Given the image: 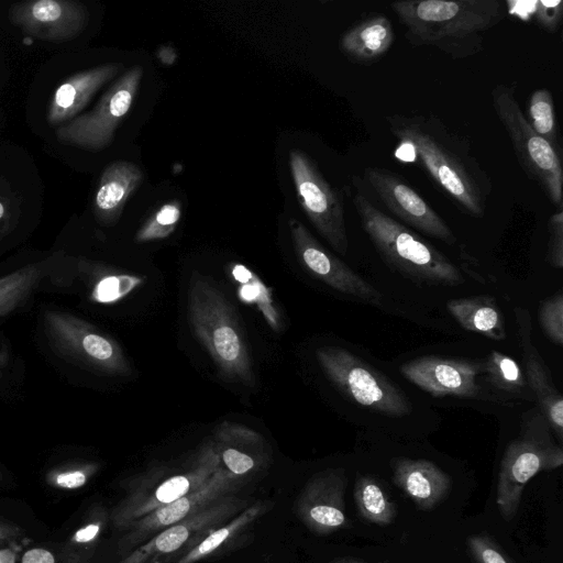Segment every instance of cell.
Returning <instances> with one entry per match:
<instances>
[{
  "mask_svg": "<svg viewBox=\"0 0 563 563\" xmlns=\"http://www.w3.org/2000/svg\"><path fill=\"white\" fill-rule=\"evenodd\" d=\"M387 121L391 134L411 147L441 191L463 212L477 218L484 216L493 183L465 140L434 115L394 114Z\"/></svg>",
  "mask_w": 563,
  "mask_h": 563,
  "instance_id": "1",
  "label": "cell"
},
{
  "mask_svg": "<svg viewBox=\"0 0 563 563\" xmlns=\"http://www.w3.org/2000/svg\"><path fill=\"white\" fill-rule=\"evenodd\" d=\"M35 341L45 358L71 384L78 376L128 377L131 364L106 331L57 305L38 309Z\"/></svg>",
  "mask_w": 563,
  "mask_h": 563,
  "instance_id": "2",
  "label": "cell"
},
{
  "mask_svg": "<svg viewBox=\"0 0 563 563\" xmlns=\"http://www.w3.org/2000/svg\"><path fill=\"white\" fill-rule=\"evenodd\" d=\"M415 46H433L454 59L483 49L485 33L505 18L499 0H410L390 4Z\"/></svg>",
  "mask_w": 563,
  "mask_h": 563,
  "instance_id": "3",
  "label": "cell"
},
{
  "mask_svg": "<svg viewBox=\"0 0 563 563\" xmlns=\"http://www.w3.org/2000/svg\"><path fill=\"white\" fill-rule=\"evenodd\" d=\"M187 317L194 334L227 378L254 386L255 373L236 310L219 287L194 271L187 290Z\"/></svg>",
  "mask_w": 563,
  "mask_h": 563,
  "instance_id": "4",
  "label": "cell"
},
{
  "mask_svg": "<svg viewBox=\"0 0 563 563\" xmlns=\"http://www.w3.org/2000/svg\"><path fill=\"white\" fill-rule=\"evenodd\" d=\"M353 205L364 231L389 266L422 285L464 283L459 267L444 254L376 208L362 192L354 195Z\"/></svg>",
  "mask_w": 563,
  "mask_h": 563,
  "instance_id": "5",
  "label": "cell"
},
{
  "mask_svg": "<svg viewBox=\"0 0 563 563\" xmlns=\"http://www.w3.org/2000/svg\"><path fill=\"white\" fill-rule=\"evenodd\" d=\"M217 472L208 442L181 461L150 467L126 484L124 496L110 510L112 528L123 532L144 516L201 487Z\"/></svg>",
  "mask_w": 563,
  "mask_h": 563,
  "instance_id": "6",
  "label": "cell"
},
{
  "mask_svg": "<svg viewBox=\"0 0 563 563\" xmlns=\"http://www.w3.org/2000/svg\"><path fill=\"white\" fill-rule=\"evenodd\" d=\"M562 464L563 450L554 441L543 412L539 407L526 411L519 434L507 445L499 466L496 504L500 516L507 521L514 519L529 481Z\"/></svg>",
  "mask_w": 563,
  "mask_h": 563,
  "instance_id": "7",
  "label": "cell"
},
{
  "mask_svg": "<svg viewBox=\"0 0 563 563\" xmlns=\"http://www.w3.org/2000/svg\"><path fill=\"white\" fill-rule=\"evenodd\" d=\"M493 108L505 128L518 162L526 175L538 183L551 202L563 207V168L561 154L530 126L507 85H497L492 91Z\"/></svg>",
  "mask_w": 563,
  "mask_h": 563,
  "instance_id": "8",
  "label": "cell"
},
{
  "mask_svg": "<svg viewBox=\"0 0 563 563\" xmlns=\"http://www.w3.org/2000/svg\"><path fill=\"white\" fill-rule=\"evenodd\" d=\"M320 368L349 399L376 412L401 417L411 412L407 396L388 378L377 373L350 351L322 346L316 352Z\"/></svg>",
  "mask_w": 563,
  "mask_h": 563,
  "instance_id": "9",
  "label": "cell"
},
{
  "mask_svg": "<svg viewBox=\"0 0 563 563\" xmlns=\"http://www.w3.org/2000/svg\"><path fill=\"white\" fill-rule=\"evenodd\" d=\"M143 73L141 65H134L125 70L103 93L93 109L56 129L58 142L92 152L108 147L132 107Z\"/></svg>",
  "mask_w": 563,
  "mask_h": 563,
  "instance_id": "10",
  "label": "cell"
},
{
  "mask_svg": "<svg viewBox=\"0 0 563 563\" xmlns=\"http://www.w3.org/2000/svg\"><path fill=\"white\" fill-rule=\"evenodd\" d=\"M251 504L235 494L227 495L188 518L157 532L125 554L118 563H175L208 533Z\"/></svg>",
  "mask_w": 563,
  "mask_h": 563,
  "instance_id": "11",
  "label": "cell"
},
{
  "mask_svg": "<svg viewBox=\"0 0 563 563\" xmlns=\"http://www.w3.org/2000/svg\"><path fill=\"white\" fill-rule=\"evenodd\" d=\"M289 166L297 197L308 219L334 251L345 255L349 239L340 192L302 151H290Z\"/></svg>",
  "mask_w": 563,
  "mask_h": 563,
  "instance_id": "12",
  "label": "cell"
},
{
  "mask_svg": "<svg viewBox=\"0 0 563 563\" xmlns=\"http://www.w3.org/2000/svg\"><path fill=\"white\" fill-rule=\"evenodd\" d=\"M70 261L65 252L0 267V318L23 312L40 295H67Z\"/></svg>",
  "mask_w": 563,
  "mask_h": 563,
  "instance_id": "13",
  "label": "cell"
},
{
  "mask_svg": "<svg viewBox=\"0 0 563 563\" xmlns=\"http://www.w3.org/2000/svg\"><path fill=\"white\" fill-rule=\"evenodd\" d=\"M242 484L217 472L201 487L179 499L161 507L130 525L118 540V553L122 558L157 532L188 518L203 507L227 495L235 494Z\"/></svg>",
  "mask_w": 563,
  "mask_h": 563,
  "instance_id": "14",
  "label": "cell"
},
{
  "mask_svg": "<svg viewBox=\"0 0 563 563\" xmlns=\"http://www.w3.org/2000/svg\"><path fill=\"white\" fill-rule=\"evenodd\" d=\"M219 471L240 484L258 476L272 462V449L254 429L230 421L219 423L207 440Z\"/></svg>",
  "mask_w": 563,
  "mask_h": 563,
  "instance_id": "15",
  "label": "cell"
},
{
  "mask_svg": "<svg viewBox=\"0 0 563 563\" xmlns=\"http://www.w3.org/2000/svg\"><path fill=\"white\" fill-rule=\"evenodd\" d=\"M288 224L295 253L312 276L341 294L371 305H380L382 294L324 249L300 221L290 219Z\"/></svg>",
  "mask_w": 563,
  "mask_h": 563,
  "instance_id": "16",
  "label": "cell"
},
{
  "mask_svg": "<svg viewBox=\"0 0 563 563\" xmlns=\"http://www.w3.org/2000/svg\"><path fill=\"white\" fill-rule=\"evenodd\" d=\"M364 178L398 219L446 244L456 243V238L445 221L397 174L384 168L367 167Z\"/></svg>",
  "mask_w": 563,
  "mask_h": 563,
  "instance_id": "17",
  "label": "cell"
},
{
  "mask_svg": "<svg viewBox=\"0 0 563 563\" xmlns=\"http://www.w3.org/2000/svg\"><path fill=\"white\" fill-rule=\"evenodd\" d=\"M345 471L327 468L312 475L296 499V515L313 533L325 536L346 529Z\"/></svg>",
  "mask_w": 563,
  "mask_h": 563,
  "instance_id": "18",
  "label": "cell"
},
{
  "mask_svg": "<svg viewBox=\"0 0 563 563\" xmlns=\"http://www.w3.org/2000/svg\"><path fill=\"white\" fill-rule=\"evenodd\" d=\"M9 18L16 27L35 38L65 42L86 29L89 11L73 0H33L12 4Z\"/></svg>",
  "mask_w": 563,
  "mask_h": 563,
  "instance_id": "19",
  "label": "cell"
},
{
  "mask_svg": "<svg viewBox=\"0 0 563 563\" xmlns=\"http://www.w3.org/2000/svg\"><path fill=\"white\" fill-rule=\"evenodd\" d=\"M409 382L433 396L475 398L482 393L477 377L482 363L426 356L411 360L400 366Z\"/></svg>",
  "mask_w": 563,
  "mask_h": 563,
  "instance_id": "20",
  "label": "cell"
},
{
  "mask_svg": "<svg viewBox=\"0 0 563 563\" xmlns=\"http://www.w3.org/2000/svg\"><path fill=\"white\" fill-rule=\"evenodd\" d=\"M515 319L527 383L552 432L561 441L563 435V397L555 387L545 362L532 343L530 312L521 307H516Z\"/></svg>",
  "mask_w": 563,
  "mask_h": 563,
  "instance_id": "21",
  "label": "cell"
},
{
  "mask_svg": "<svg viewBox=\"0 0 563 563\" xmlns=\"http://www.w3.org/2000/svg\"><path fill=\"white\" fill-rule=\"evenodd\" d=\"M123 65L109 63L78 71L64 80L54 91L47 109V122L58 128L76 118L91 98L113 79Z\"/></svg>",
  "mask_w": 563,
  "mask_h": 563,
  "instance_id": "22",
  "label": "cell"
},
{
  "mask_svg": "<svg viewBox=\"0 0 563 563\" xmlns=\"http://www.w3.org/2000/svg\"><path fill=\"white\" fill-rule=\"evenodd\" d=\"M393 482L421 510L440 504L451 489V477L424 459H396L391 463Z\"/></svg>",
  "mask_w": 563,
  "mask_h": 563,
  "instance_id": "23",
  "label": "cell"
},
{
  "mask_svg": "<svg viewBox=\"0 0 563 563\" xmlns=\"http://www.w3.org/2000/svg\"><path fill=\"white\" fill-rule=\"evenodd\" d=\"M143 178V172L134 163L115 161L109 164L100 175L92 201L98 223L106 227L117 223Z\"/></svg>",
  "mask_w": 563,
  "mask_h": 563,
  "instance_id": "24",
  "label": "cell"
},
{
  "mask_svg": "<svg viewBox=\"0 0 563 563\" xmlns=\"http://www.w3.org/2000/svg\"><path fill=\"white\" fill-rule=\"evenodd\" d=\"M271 507L272 503L267 500L251 503L233 518L208 533L194 548L177 559L175 563H200L233 549V545L249 534L254 525Z\"/></svg>",
  "mask_w": 563,
  "mask_h": 563,
  "instance_id": "25",
  "label": "cell"
},
{
  "mask_svg": "<svg viewBox=\"0 0 563 563\" xmlns=\"http://www.w3.org/2000/svg\"><path fill=\"white\" fill-rule=\"evenodd\" d=\"M394 38L389 19L383 14H372L342 34L340 48L353 63L369 65L388 52Z\"/></svg>",
  "mask_w": 563,
  "mask_h": 563,
  "instance_id": "26",
  "label": "cell"
},
{
  "mask_svg": "<svg viewBox=\"0 0 563 563\" xmlns=\"http://www.w3.org/2000/svg\"><path fill=\"white\" fill-rule=\"evenodd\" d=\"M446 308L465 330L495 341L506 338L505 319L494 298L478 296L452 299L448 301Z\"/></svg>",
  "mask_w": 563,
  "mask_h": 563,
  "instance_id": "27",
  "label": "cell"
},
{
  "mask_svg": "<svg viewBox=\"0 0 563 563\" xmlns=\"http://www.w3.org/2000/svg\"><path fill=\"white\" fill-rule=\"evenodd\" d=\"M109 523L110 510L93 504L60 545L57 563H89Z\"/></svg>",
  "mask_w": 563,
  "mask_h": 563,
  "instance_id": "28",
  "label": "cell"
},
{
  "mask_svg": "<svg viewBox=\"0 0 563 563\" xmlns=\"http://www.w3.org/2000/svg\"><path fill=\"white\" fill-rule=\"evenodd\" d=\"M354 500L358 515L367 522L387 526L397 515V505L384 484L372 475L357 476Z\"/></svg>",
  "mask_w": 563,
  "mask_h": 563,
  "instance_id": "29",
  "label": "cell"
},
{
  "mask_svg": "<svg viewBox=\"0 0 563 563\" xmlns=\"http://www.w3.org/2000/svg\"><path fill=\"white\" fill-rule=\"evenodd\" d=\"M482 374L494 389L512 398L536 400L518 363L510 356L492 351L482 362Z\"/></svg>",
  "mask_w": 563,
  "mask_h": 563,
  "instance_id": "30",
  "label": "cell"
},
{
  "mask_svg": "<svg viewBox=\"0 0 563 563\" xmlns=\"http://www.w3.org/2000/svg\"><path fill=\"white\" fill-rule=\"evenodd\" d=\"M231 276L239 283L241 300L255 305L274 331L280 329V317L274 306L268 288L258 277L241 264L230 265Z\"/></svg>",
  "mask_w": 563,
  "mask_h": 563,
  "instance_id": "31",
  "label": "cell"
},
{
  "mask_svg": "<svg viewBox=\"0 0 563 563\" xmlns=\"http://www.w3.org/2000/svg\"><path fill=\"white\" fill-rule=\"evenodd\" d=\"M101 465L91 460H69L49 467L44 481L47 486L62 490L73 492L85 487L99 472Z\"/></svg>",
  "mask_w": 563,
  "mask_h": 563,
  "instance_id": "32",
  "label": "cell"
},
{
  "mask_svg": "<svg viewBox=\"0 0 563 563\" xmlns=\"http://www.w3.org/2000/svg\"><path fill=\"white\" fill-rule=\"evenodd\" d=\"M527 120L533 131L559 152L554 101L548 89L540 88L532 92L529 100Z\"/></svg>",
  "mask_w": 563,
  "mask_h": 563,
  "instance_id": "33",
  "label": "cell"
},
{
  "mask_svg": "<svg viewBox=\"0 0 563 563\" xmlns=\"http://www.w3.org/2000/svg\"><path fill=\"white\" fill-rule=\"evenodd\" d=\"M181 219V203L170 200L161 205L141 225L134 236L136 243L158 241L168 238Z\"/></svg>",
  "mask_w": 563,
  "mask_h": 563,
  "instance_id": "34",
  "label": "cell"
},
{
  "mask_svg": "<svg viewBox=\"0 0 563 563\" xmlns=\"http://www.w3.org/2000/svg\"><path fill=\"white\" fill-rule=\"evenodd\" d=\"M539 321L545 335L555 344H563V294L558 291L541 302Z\"/></svg>",
  "mask_w": 563,
  "mask_h": 563,
  "instance_id": "35",
  "label": "cell"
},
{
  "mask_svg": "<svg viewBox=\"0 0 563 563\" xmlns=\"http://www.w3.org/2000/svg\"><path fill=\"white\" fill-rule=\"evenodd\" d=\"M467 547L475 563H516L511 556L485 532L470 536Z\"/></svg>",
  "mask_w": 563,
  "mask_h": 563,
  "instance_id": "36",
  "label": "cell"
},
{
  "mask_svg": "<svg viewBox=\"0 0 563 563\" xmlns=\"http://www.w3.org/2000/svg\"><path fill=\"white\" fill-rule=\"evenodd\" d=\"M20 209L18 200L7 184L0 181V254L18 228Z\"/></svg>",
  "mask_w": 563,
  "mask_h": 563,
  "instance_id": "37",
  "label": "cell"
},
{
  "mask_svg": "<svg viewBox=\"0 0 563 563\" xmlns=\"http://www.w3.org/2000/svg\"><path fill=\"white\" fill-rule=\"evenodd\" d=\"M549 242L547 258L551 266L563 267V210L558 209L548 223Z\"/></svg>",
  "mask_w": 563,
  "mask_h": 563,
  "instance_id": "38",
  "label": "cell"
},
{
  "mask_svg": "<svg viewBox=\"0 0 563 563\" xmlns=\"http://www.w3.org/2000/svg\"><path fill=\"white\" fill-rule=\"evenodd\" d=\"M539 25L548 32H555L563 16V1L537 0L533 9Z\"/></svg>",
  "mask_w": 563,
  "mask_h": 563,
  "instance_id": "39",
  "label": "cell"
},
{
  "mask_svg": "<svg viewBox=\"0 0 563 563\" xmlns=\"http://www.w3.org/2000/svg\"><path fill=\"white\" fill-rule=\"evenodd\" d=\"M18 377V362L9 345L8 339L0 334V391Z\"/></svg>",
  "mask_w": 563,
  "mask_h": 563,
  "instance_id": "40",
  "label": "cell"
},
{
  "mask_svg": "<svg viewBox=\"0 0 563 563\" xmlns=\"http://www.w3.org/2000/svg\"><path fill=\"white\" fill-rule=\"evenodd\" d=\"M26 531L23 527L0 516V549L22 544L26 541Z\"/></svg>",
  "mask_w": 563,
  "mask_h": 563,
  "instance_id": "41",
  "label": "cell"
},
{
  "mask_svg": "<svg viewBox=\"0 0 563 563\" xmlns=\"http://www.w3.org/2000/svg\"><path fill=\"white\" fill-rule=\"evenodd\" d=\"M21 563H57V555L46 548L34 547L23 553Z\"/></svg>",
  "mask_w": 563,
  "mask_h": 563,
  "instance_id": "42",
  "label": "cell"
},
{
  "mask_svg": "<svg viewBox=\"0 0 563 563\" xmlns=\"http://www.w3.org/2000/svg\"><path fill=\"white\" fill-rule=\"evenodd\" d=\"M21 544L8 545L0 549V563H14Z\"/></svg>",
  "mask_w": 563,
  "mask_h": 563,
  "instance_id": "43",
  "label": "cell"
},
{
  "mask_svg": "<svg viewBox=\"0 0 563 563\" xmlns=\"http://www.w3.org/2000/svg\"><path fill=\"white\" fill-rule=\"evenodd\" d=\"M330 563H364L363 561L351 559V558H344V559H338Z\"/></svg>",
  "mask_w": 563,
  "mask_h": 563,
  "instance_id": "44",
  "label": "cell"
},
{
  "mask_svg": "<svg viewBox=\"0 0 563 563\" xmlns=\"http://www.w3.org/2000/svg\"><path fill=\"white\" fill-rule=\"evenodd\" d=\"M3 479H4V474H3L2 470L0 468V483L3 482Z\"/></svg>",
  "mask_w": 563,
  "mask_h": 563,
  "instance_id": "45",
  "label": "cell"
}]
</instances>
